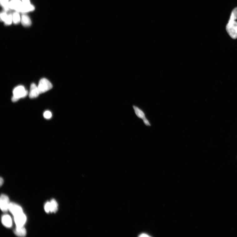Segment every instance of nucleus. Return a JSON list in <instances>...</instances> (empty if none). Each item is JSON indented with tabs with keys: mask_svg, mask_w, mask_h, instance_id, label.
I'll use <instances>...</instances> for the list:
<instances>
[{
	"mask_svg": "<svg viewBox=\"0 0 237 237\" xmlns=\"http://www.w3.org/2000/svg\"><path fill=\"white\" fill-rule=\"evenodd\" d=\"M14 233L16 235L20 237H24L26 235V230L23 226L18 227L14 230Z\"/></svg>",
	"mask_w": 237,
	"mask_h": 237,
	"instance_id": "obj_11",
	"label": "nucleus"
},
{
	"mask_svg": "<svg viewBox=\"0 0 237 237\" xmlns=\"http://www.w3.org/2000/svg\"><path fill=\"white\" fill-rule=\"evenodd\" d=\"M10 203L9 198L7 195H1L0 198V207L3 211L7 212L9 210Z\"/></svg>",
	"mask_w": 237,
	"mask_h": 237,
	"instance_id": "obj_6",
	"label": "nucleus"
},
{
	"mask_svg": "<svg viewBox=\"0 0 237 237\" xmlns=\"http://www.w3.org/2000/svg\"><path fill=\"white\" fill-rule=\"evenodd\" d=\"M3 224L6 227L10 228L12 226V220L10 216L8 215H5L2 218Z\"/></svg>",
	"mask_w": 237,
	"mask_h": 237,
	"instance_id": "obj_10",
	"label": "nucleus"
},
{
	"mask_svg": "<svg viewBox=\"0 0 237 237\" xmlns=\"http://www.w3.org/2000/svg\"><path fill=\"white\" fill-rule=\"evenodd\" d=\"M133 107L136 116L143 120L145 125L147 126H151V124L146 117L144 112L135 105H134Z\"/></svg>",
	"mask_w": 237,
	"mask_h": 237,
	"instance_id": "obj_5",
	"label": "nucleus"
},
{
	"mask_svg": "<svg viewBox=\"0 0 237 237\" xmlns=\"http://www.w3.org/2000/svg\"><path fill=\"white\" fill-rule=\"evenodd\" d=\"M38 87L41 94L52 89L53 85L48 79L43 78L40 80Z\"/></svg>",
	"mask_w": 237,
	"mask_h": 237,
	"instance_id": "obj_3",
	"label": "nucleus"
},
{
	"mask_svg": "<svg viewBox=\"0 0 237 237\" xmlns=\"http://www.w3.org/2000/svg\"><path fill=\"white\" fill-rule=\"evenodd\" d=\"M45 210L47 213H49L50 212V202H48L45 204Z\"/></svg>",
	"mask_w": 237,
	"mask_h": 237,
	"instance_id": "obj_20",
	"label": "nucleus"
},
{
	"mask_svg": "<svg viewBox=\"0 0 237 237\" xmlns=\"http://www.w3.org/2000/svg\"><path fill=\"white\" fill-rule=\"evenodd\" d=\"M28 91L24 86L20 85L16 87L13 91V96L12 101L13 102H17L20 99L25 97L28 94Z\"/></svg>",
	"mask_w": 237,
	"mask_h": 237,
	"instance_id": "obj_2",
	"label": "nucleus"
},
{
	"mask_svg": "<svg viewBox=\"0 0 237 237\" xmlns=\"http://www.w3.org/2000/svg\"><path fill=\"white\" fill-rule=\"evenodd\" d=\"M1 4L5 11H8L9 9L8 0H1Z\"/></svg>",
	"mask_w": 237,
	"mask_h": 237,
	"instance_id": "obj_15",
	"label": "nucleus"
},
{
	"mask_svg": "<svg viewBox=\"0 0 237 237\" xmlns=\"http://www.w3.org/2000/svg\"><path fill=\"white\" fill-rule=\"evenodd\" d=\"M9 210L14 216L23 213L22 208L20 205L13 203H10Z\"/></svg>",
	"mask_w": 237,
	"mask_h": 237,
	"instance_id": "obj_8",
	"label": "nucleus"
},
{
	"mask_svg": "<svg viewBox=\"0 0 237 237\" xmlns=\"http://www.w3.org/2000/svg\"><path fill=\"white\" fill-rule=\"evenodd\" d=\"M237 18V8H235L232 11L231 14L229 21H235Z\"/></svg>",
	"mask_w": 237,
	"mask_h": 237,
	"instance_id": "obj_16",
	"label": "nucleus"
},
{
	"mask_svg": "<svg viewBox=\"0 0 237 237\" xmlns=\"http://www.w3.org/2000/svg\"><path fill=\"white\" fill-rule=\"evenodd\" d=\"M22 2L25 4H30V0H22Z\"/></svg>",
	"mask_w": 237,
	"mask_h": 237,
	"instance_id": "obj_21",
	"label": "nucleus"
},
{
	"mask_svg": "<svg viewBox=\"0 0 237 237\" xmlns=\"http://www.w3.org/2000/svg\"><path fill=\"white\" fill-rule=\"evenodd\" d=\"M9 9L23 13H27L35 9L34 7L32 5L25 4L20 0H11L9 2Z\"/></svg>",
	"mask_w": 237,
	"mask_h": 237,
	"instance_id": "obj_1",
	"label": "nucleus"
},
{
	"mask_svg": "<svg viewBox=\"0 0 237 237\" xmlns=\"http://www.w3.org/2000/svg\"><path fill=\"white\" fill-rule=\"evenodd\" d=\"M14 221L16 227L23 226L27 220V217L23 213L14 216Z\"/></svg>",
	"mask_w": 237,
	"mask_h": 237,
	"instance_id": "obj_7",
	"label": "nucleus"
},
{
	"mask_svg": "<svg viewBox=\"0 0 237 237\" xmlns=\"http://www.w3.org/2000/svg\"><path fill=\"white\" fill-rule=\"evenodd\" d=\"M43 117L46 119H51L52 116V114L51 112L49 111H46L43 113Z\"/></svg>",
	"mask_w": 237,
	"mask_h": 237,
	"instance_id": "obj_18",
	"label": "nucleus"
},
{
	"mask_svg": "<svg viewBox=\"0 0 237 237\" xmlns=\"http://www.w3.org/2000/svg\"><path fill=\"white\" fill-rule=\"evenodd\" d=\"M139 237H150V235H149L146 233H142L139 235Z\"/></svg>",
	"mask_w": 237,
	"mask_h": 237,
	"instance_id": "obj_22",
	"label": "nucleus"
},
{
	"mask_svg": "<svg viewBox=\"0 0 237 237\" xmlns=\"http://www.w3.org/2000/svg\"><path fill=\"white\" fill-rule=\"evenodd\" d=\"M21 21L24 27H29L32 24L29 17L25 14L22 15Z\"/></svg>",
	"mask_w": 237,
	"mask_h": 237,
	"instance_id": "obj_12",
	"label": "nucleus"
},
{
	"mask_svg": "<svg viewBox=\"0 0 237 237\" xmlns=\"http://www.w3.org/2000/svg\"><path fill=\"white\" fill-rule=\"evenodd\" d=\"M3 182L4 181L3 179L1 177V179H0V185H1V186L3 184Z\"/></svg>",
	"mask_w": 237,
	"mask_h": 237,
	"instance_id": "obj_23",
	"label": "nucleus"
},
{
	"mask_svg": "<svg viewBox=\"0 0 237 237\" xmlns=\"http://www.w3.org/2000/svg\"><path fill=\"white\" fill-rule=\"evenodd\" d=\"M21 20L20 15L18 12H15L13 15V22L14 24H17L19 23Z\"/></svg>",
	"mask_w": 237,
	"mask_h": 237,
	"instance_id": "obj_14",
	"label": "nucleus"
},
{
	"mask_svg": "<svg viewBox=\"0 0 237 237\" xmlns=\"http://www.w3.org/2000/svg\"><path fill=\"white\" fill-rule=\"evenodd\" d=\"M8 15L5 12H3L1 14V19L3 22L5 21L8 17Z\"/></svg>",
	"mask_w": 237,
	"mask_h": 237,
	"instance_id": "obj_19",
	"label": "nucleus"
},
{
	"mask_svg": "<svg viewBox=\"0 0 237 237\" xmlns=\"http://www.w3.org/2000/svg\"><path fill=\"white\" fill-rule=\"evenodd\" d=\"M58 205L57 202L55 199H52L50 202V212L56 213L58 209Z\"/></svg>",
	"mask_w": 237,
	"mask_h": 237,
	"instance_id": "obj_13",
	"label": "nucleus"
},
{
	"mask_svg": "<svg viewBox=\"0 0 237 237\" xmlns=\"http://www.w3.org/2000/svg\"><path fill=\"white\" fill-rule=\"evenodd\" d=\"M40 94V93L38 86L34 83L31 84L29 93V98H35L38 97Z\"/></svg>",
	"mask_w": 237,
	"mask_h": 237,
	"instance_id": "obj_9",
	"label": "nucleus"
},
{
	"mask_svg": "<svg viewBox=\"0 0 237 237\" xmlns=\"http://www.w3.org/2000/svg\"><path fill=\"white\" fill-rule=\"evenodd\" d=\"M227 33L232 38H237V22L235 21H229L226 27Z\"/></svg>",
	"mask_w": 237,
	"mask_h": 237,
	"instance_id": "obj_4",
	"label": "nucleus"
},
{
	"mask_svg": "<svg viewBox=\"0 0 237 237\" xmlns=\"http://www.w3.org/2000/svg\"><path fill=\"white\" fill-rule=\"evenodd\" d=\"M13 22V15L11 14H8L7 19L4 22V23L7 25H9Z\"/></svg>",
	"mask_w": 237,
	"mask_h": 237,
	"instance_id": "obj_17",
	"label": "nucleus"
}]
</instances>
